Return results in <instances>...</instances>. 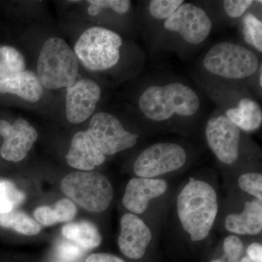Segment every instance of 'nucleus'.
<instances>
[{
	"label": "nucleus",
	"mask_w": 262,
	"mask_h": 262,
	"mask_svg": "<svg viewBox=\"0 0 262 262\" xmlns=\"http://www.w3.org/2000/svg\"><path fill=\"white\" fill-rule=\"evenodd\" d=\"M217 194L213 188L192 177L177 198V211L183 228L192 241L206 238L218 213Z\"/></svg>",
	"instance_id": "f257e3e1"
},
{
	"label": "nucleus",
	"mask_w": 262,
	"mask_h": 262,
	"mask_svg": "<svg viewBox=\"0 0 262 262\" xmlns=\"http://www.w3.org/2000/svg\"><path fill=\"white\" fill-rule=\"evenodd\" d=\"M141 113L155 122L165 121L174 115L190 117L201 106V100L194 90L180 82L148 88L141 95Z\"/></svg>",
	"instance_id": "f03ea898"
},
{
	"label": "nucleus",
	"mask_w": 262,
	"mask_h": 262,
	"mask_svg": "<svg viewBox=\"0 0 262 262\" xmlns=\"http://www.w3.org/2000/svg\"><path fill=\"white\" fill-rule=\"evenodd\" d=\"M79 61L75 51L60 37H51L43 45L37 67V75L48 90L68 88L77 80Z\"/></svg>",
	"instance_id": "7ed1b4c3"
},
{
	"label": "nucleus",
	"mask_w": 262,
	"mask_h": 262,
	"mask_svg": "<svg viewBox=\"0 0 262 262\" xmlns=\"http://www.w3.org/2000/svg\"><path fill=\"white\" fill-rule=\"evenodd\" d=\"M122 37L102 27H92L82 32L74 51L78 61L91 72L110 70L120 58Z\"/></svg>",
	"instance_id": "20e7f679"
},
{
	"label": "nucleus",
	"mask_w": 262,
	"mask_h": 262,
	"mask_svg": "<svg viewBox=\"0 0 262 262\" xmlns=\"http://www.w3.org/2000/svg\"><path fill=\"white\" fill-rule=\"evenodd\" d=\"M61 188L71 201L92 213L107 209L114 195L110 180L96 171L72 172L61 181Z\"/></svg>",
	"instance_id": "39448f33"
},
{
	"label": "nucleus",
	"mask_w": 262,
	"mask_h": 262,
	"mask_svg": "<svg viewBox=\"0 0 262 262\" xmlns=\"http://www.w3.org/2000/svg\"><path fill=\"white\" fill-rule=\"evenodd\" d=\"M203 65L213 75L239 80L254 75L259 67V61L247 48L233 42H222L208 51Z\"/></svg>",
	"instance_id": "423d86ee"
},
{
	"label": "nucleus",
	"mask_w": 262,
	"mask_h": 262,
	"mask_svg": "<svg viewBox=\"0 0 262 262\" xmlns=\"http://www.w3.org/2000/svg\"><path fill=\"white\" fill-rule=\"evenodd\" d=\"M87 132L105 156L113 155L134 147L139 135L124 128L118 118L107 113L95 114Z\"/></svg>",
	"instance_id": "0eeeda50"
},
{
	"label": "nucleus",
	"mask_w": 262,
	"mask_h": 262,
	"mask_svg": "<svg viewBox=\"0 0 262 262\" xmlns=\"http://www.w3.org/2000/svg\"><path fill=\"white\" fill-rule=\"evenodd\" d=\"M187 160L184 148L174 143H158L141 153L134 165L136 175L152 179L182 168Z\"/></svg>",
	"instance_id": "6e6552de"
},
{
	"label": "nucleus",
	"mask_w": 262,
	"mask_h": 262,
	"mask_svg": "<svg viewBox=\"0 0 262 262\" xmlns=\"http://www.w3.org/2000/svg\"><path fill=\"white\" fill-rule=\"evenodd\" d=\"M212 27L213 24L206 12L191 3L181 5L164 23L165 29L179 33L186 42L192 45L204 42Z\"/></svg>",
	"instance_id": "1a4fd4ad"
},
{
	"label": "nucleus",
	"mask_w": 262,
	"mask_h": 262,
	"mask_svg": "<svg viewBox=\"0 0 262 262\" xmlns=\"http://www.w3.org/2000/svg\"><path fill=\"white\" fill-rule=\"evenodd\" d=\"M206 136L208 145L222 163L231 165L237 160L241 130L225 115L208 120Z\"/></svg>",
	"instance_id": "9d476101"
},
{
	"label": "nucleus",
	"mask_w": 262,
	"mask_h": 262,
	"mask_svg": "<svg viewBox=\"0 0 262 262\" xmlns=\"http://www.w3.org/2000/svg\"><path fill=\"white\" fill-rule=\"evenodd\" d=\"M101 96L99 84L89 78H81L67 88L66 117L72 124L86 121L94 113Z\"/></svg>",
	"instance_id": "9b49d317"
},
{
	"label": "nucleus",
	"mask_w": 262,
	"mask_h": 262,
	"mask_svg": "<svg viewBox=\"0 0 262 262\" xmlns=\"http://www.w3.org/2000/svg\"><path fill=\"white\" fill-rule=\"evenodd\" d=\"M0 136L4 139L0 155L3 159L13 163L27 156L38 138L37 130L23 118L17 119L13 124L0 120Z\"/></svg>",
	"instance_id": "f8f14e48"
},
{
	"label": "nucleus",
	"mask_w": 262,
	"mask_h": 262,
	"mask_svg": "<svg viewBox=\"0 0 262 262\" xmlns=\"http://www.w3.org/2000/svg\"><path fill=\"white\" fill-rule=\"evenodd\" d=\"M118 246L120 251L131 259H140L145 254L146 248L151 242V231L140 218L126 213L120 221Z\"/></svg>",
	"instance_id": "ddd939ff"
},
{
	"label": "nucleus",
	"mask_w": 262,
	"mask_h": 262,
	"mask_svg": "<svg viewBox=\"0 0 262 262\" xmlns=\"http://www.w3.org/2000/svg\"><path fill=\"white\" fill-rule=\"evenodd\" d=\"M167 183L161 179L134 178L127 184L122 203L126 209L136 214L144 213L150 200L159 198L166 192Z\"/></svg>",
	"instance_id": "4468645a"
},
{
	"label": "nucleus",
	"mask_w": 262,
	"mask_h": 262,
	"mask_svg": "<svg viewBox=\"0 0 262 262\" xmlns=\"http://www.w3.org/2000/svg\"><path fill=\"white\" fill-rule=\"evenodd\" d=\"M66 160L72 168L81 171H92L104 163L106 156L95 145L87 130H83L77 132L72 138Z\"/></svg>",
	"instance_id": "2eb2a0df"
},
{
	"label": "nucleus",
	"mask_w": 262,
	"mask_h": 262,
	"mask_svg": "<svg viewBox=\"0 0 262 262\" xmlns=\"http://www.w3.org/2000/svg\"><path fill=\"white\" fill-rule=\"evenodd\" d=\"M0 94L15 95L27 102L36 103L42 97L44 87L37 74L25 70L0 80Z\"/></svg>",
	"instance_id": "dca6fc26"
},
{
	"label": "nucleus",
	"mask_w": 262,
	"mask_h": 262,
	"mask_svg": "<svg viewBox=\"0 0 262 262\" xmlns=\"http://www.w3.org/2000/svg\"><path fill=\"white\" fill-rule=\"evenodd\" d=\"M225 227L229 232L255 235L262 229V203L254 200L246 202L241 214H230L226 218Z\"/></svg>",
	"instance_id": "f3484780"
},
{
	"label": "nucleus",
	"mask_w": 262,
	"mask_h": 262,
	"mask_svg": "<svg viewBox=\"0 0 262 262\" xmlns=\"http://www.w3.org/2000/svg\"><path fill=\"white\" fill-rule=\"evenodd\" d=\"M225 116L239 130L246 132L257 130L262 123L261 106L256 101L248 98H242L236 107L229 108Z\"/></svg>",
	"instance_id": "a211bd4d"
},
{
	"label": "nucleus",
	"mask_w": 262,
	"mask_h": 262,
	"mask_svg": "<svg viewBox=\"0 0 262 262\" xmlns=\"http://www.w3.org/2000/svg\"><path fill=\"white\" fill-rule=\"evenodd\" d=\"M62 234L84 250H92L101 244V234L94 224L89 221L70 222L62 227Z\"/></svg>",
	"instance_id": "6ab92c4d"
},
{
	"label": "nucleus",
	"mask_w": 262,
	"mask_h": 262,
	"mask_svg": "<svg viewBox=\"0 0 262 262\" xmlns=\"http://www.w3.org/2000/svg\"><path fill=\"white\" fill-rule=\"evenodd\" d=\"M77 213L75 203L70 199L63 198L52 206L38 207L34 212V216L39 225L50 227L58 223L72 222Z\"/></svg>",
	"instance_id": "aec40b11"
},
{
	"label": "nucleus",
	"mask_w": 262,
	"mask_h": 262,
	"mask_svg": "<svg viewBox=\"0 0 262 262\" xmlns=\"http://www.w3.org/2000/svg\"><path fill=\"white\" fill-rule=\"evenodd\" d=\"M0 227L13 229L24 235L33 236L40 232L41 225L25 212L13 210L0 214Z\"/></svg>",
	"instance_id": "412c9836"
},
{
	"label": "nucleus",
	"mask_w": 262,
	"mask_h": 262,
	"mask_svg": "<svg viewBox=\"0 0 262 262\" xmlns=\"http://www.w3.org/2000/svg\"><path fill=\"white\" fill-rule=\"evenodd\" d=\"M25 70V59L20 51L12 46H0V80Z\"/></svg>",
	"instance_id": "4be33fe9"
},
{
	"label": "nucleus",
	"mask_w": 262,
	"mask_h": 262,
	"mask_svg": "<svg viewBox=\"0 0 262 262\" xmlns=\"http://www.w3.org/2000/svg\"><path fill=\"white\" fill-rule=\"evenodd\" d=\"M25 201V194L10 181H0V214L15 210Z\"/></svg>",
	"instance_id": "5701e85b"
},
{
	"label": "nucleus",
	"mask_w": 262,
	"mask_h": 262,
	"mask_svg": "<svg viewBox=\"0 0 262 262\" xmlns=\"http://www.w3.org/2000/svg\"><path fill=\"white\" fill-rule=\"evenodd\" d=\"M243 34L246 43L262 52V22L254 15L248 13L243 21Z\"/></svg>",
	"instance_id": "b1692460"
},
{
	"label": "nucleus",
	"mask_w": 262,
	"mask_h": 262,
	"mask_svg": "<svg viewBox=\"0 0 262 262\" xmlns=\"http://www.w3.org/2000/svg\"><path fill=\"white\" fill-rule=\"evenodd\" d=\"M88 13L91 16L99 15L103 10H111L118 14H125L130 9L129 0H89Z\"/></svg>",
	"instance_id": "393cba45"
},
{
	"label": "nucleus",
	"mask_w": 262,
	"mask_h": 262,
	"mask_svg": "<svg viewBox=\"0 0 262 262\" xmlns=\"http://www.w3.org/2000/svg\"><path fill=\"white\" fill-rule=\"evenodd\" d=\"M184 3L183 0H151L148 10L153 18L167 20Z\"/></svg>",
	"instance_id": "a878e982"
},
{
	"label": "nucleus",
	"mask_w": 262,
	"mask_h": 262,
	"mask_svg": "<svg viewBox=\"0 0 262 262\" xmlns=\"http://www.w3.org/2000/svg\"><path fill=\"white\" fill-rule=\"evenodd\" d=\"M239 187L244 192L262 200V174L247 173L243 174L238 179Z\"/></svg>",
	"instance_id": "bb28decb"
},
{
	"label": "nucleus",
	"mask_w": 262,
	"mask_h": 262,
	"mask_svg": "<svg viewBox=\"0 0 262 262\" xmlns=\"http://www.w3.org/2000/svg\"><path fill=\"white\" fill-rule=\"evenodd\" d=\"M254 3L253 0H225L224 1V8L229 17L237 18L242 16Z\"/></svg>",
	"instance_id": "cd10ccee"
},
{
	"label": "nucleus",
	"mask_w": 262,
	"mask_h": 262,
	"mask_svg": "<svg viewBox=\"0 0 262 262\" xmlns=\"http://www.w3.org/2000/svg\"><path fill=\"white\" fill-rule=\"evenodd\" d=\"M57 251L60 258L69 262L77 261L82 255V248L73 242H62Z\"/></svg>",
	"instance_id": "c85d7f7f"
},
{
	"label": "nucleus",
	"mask_w": 262,
	"mask_h": 262,
	"mask_svg": "<svg viewBox=\"0 0 262 262\" xmlns=\"http://www.w3.org/2000/svg\"><path fill=\"white\" fill-rule=\"evenodd\" d=\"M85 262H125L122 258L110 253H99L90 255Z\"/></svg>",
	"instance_id": "c756f323"
},
{
	"label": "nucleus",
	"mask_w": 262,
	"mask_h": 262,
	"mask_svg": "<svg viewBox=\"0 0 262 262\" xmlns=\"http://www.w3.org/2000/svg\"><path fill=\"white\" fill-rule=\"evenodd\" d=\"M248 257L256 261H262V246L257 243L250 245L247 250Z\"/></svg>",
	"instance_id": "7c9ffc66"
},
{
	"label": "nucleus",
	"mask_w": 262,
	"mask_h": 262,
	"mask_svg": "<svg viewBox=\"0 0 262 262\" xmlns=\"http://www.w3.org/2000/svg\"><path fill=\"white\" fill-rule=\"evenodd\" d=\"M239 256H234L229 253H224L223 256L217 259L212 260L211 262H241Z\"/></svg>",
	"instance_id": "2f4dec72"
},
{
	"label": "nucleus",
	"mask_w": 262,
	"mask_h": 262,
	"mask_svg": "<svg viewBox=\"0 0 262 262\" xmlns=\"http://www.w3.org/2000/svg\"><path fill=\"white\" fill-rule=\"evenodd\" d=\"M241 262H262V261H256V260H252L248 256H246V257L243 258L241 260Z\"/></svg>",
	"instance_id": "473e14b6"
},
{
	"label": "nucleus",
	"mask_w": 262,
	"mask_h": 262,
	"mask_svg": "<svg viewBox=\"0 0 262 262\" xmlns=\"http://www.w3.org/2000/svg\"><path fill=\"white\" fill-rule=\"evenodd\" d=\"M259 80H258V82H259L260 87H262V72H261V67H260V72H259Z\"/></svg>",
	"instance_id": "72a5a7b5"
}]
</instances>
